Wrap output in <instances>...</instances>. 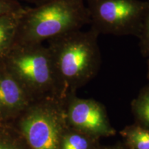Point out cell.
Instances as JSON below:
<instances>
[{
	"mask_svg": "<svg viewBox=\"0 0 149 149\" xmlns=\"http://www.w3.org/2000/svg\"><path fill=\"white\" fill-rule=\"evenodd\" d=\"M131 110L139 124L149 130V86L143 88L131 102Z\"/></svg>",
	"mask_w": 149,
	"mask_h": 149,
	"instance_id": "11",
	"label": "cell"
},
{
	"mask_svg": "<svg viewBox=\"0 0 149 149\" xmlns=\"http://www.w3.org/2000/svg\"><path fill=\"white\" fill-rule=\"evenodd\" d=\"M89 24L84 0H49L24 8L13 44H43Z\"/></svg>",
	"mask_w": 149,
	"mask_h": 149,
	"instance_id": "2",
	"label": "cell"
},
{
	"mask_svg": "<svg viewBox=\"0 0 149 149\" xmlns=\"http://www.w3.org/2000/svg\"><path fill=\"white\" fill-rule=\"evenodd\" d=\"M123 143L128 149H149V130L137 124L129 125L120 132Z\"/></svg>",
	"mask_w": 149,
	"mask_h": 149,
	"instance_id": "10",
	"label": "cell"
},
{
	"mask_svg": "<svg viewBox=\"0 0 149 149\" xmlns=\"http://www.w3.org/2000/svg\"><path fill=\"white\" fill-rule=\"evenodd\" d=\"M98 149H128L123 142H117L116 144L110 146H102L101 145Z\"/></svg>",
	"mask_w": 149,
	"mask_h": 149,
	"instance_id": "14",
	"label": "cell"
},
{
	"mask_svg": "<svg viewBox=\"0 0 149 149\" xmlns=\"http://www.w3.org/2000/svg\"><path fill=\"white\" fill-rule=\"evenodd\" d=\"M100 146V139L75 129L66 123L61 133L59 149H98Z\"/></svg>",
	"mask_w": 149,
	"mask_h": 149,
	"instance_id": "8",
	"label": "cell"
},
{
	"mask_svg": "<svg viewBox=\"0 0 149 149\" xmlns=\"http://www.w3.org/2000/svg\"><path fill=\"white\" fill-rule=\"evenodd\" d=\"M99 35L95 30L72 31L48 41V48L61 97L88 84L101 66Z\"/></svg>",
	"mask_w": 149,
	"mask_h": 149,
	"instance_id": "1",
	"label": "cell"
},
{
	"mask_svg": "<svg viewBox=\"0 0 149 149\" xmlns=\"http://www.w3.org/2000/svg\"><path fill=\"white\" fill-rule=\"evenodd\" d=\"M0 58L7 63L9 72L27 94L50 91L63 99L47 46L13 44Z\"/></svg>",
	"mask_w": 149,
	"mask_h": 149,
	"instance_id": "3",
	"label": "cell"
},
{
	"mask_svg": "<svg viewBox=\"0 0 149 149\" xmlns=\"http://www.w3.org/2000/svg\"><path fill=\"white\" fill-rule=\"evenodd\" d=\"M0 149H12V148H10V147L8 146H6V145L1 144V143H0Z\"/></svg>",
	"mask_w": 149,
	"mask_h": 149,
	"instance_id": "16",
	"label": "cell"
},
{
	"mask_svg": "<svg viewBox=\"0 0 149 149\" xmlns=\"http://www.w3.org/2000/svg\"><path fill=\"white\" fill-rule=\"evenodd\" d=\"M137 37L139 40L141 54L149 59V0L146 1L140 29Z\"/></svg>",
	"mask_w": 149,
	"mask_h": 149,
	"instance_id": "12",
	"label": "cell"
},
{
	"mask_svg": "<svg viewBox=\"0 0 149 149\" xmlns=\"http://www.w3.org/2000/svg\"><path fill=\"white\" fill-rule=\"evenodd\" d=\"M24 8L16 0H0V16Z\"/></svg>",
	"mask_w": 149,
	"mask_h": 149,
	"instance_id": "13",
	"label": "cell"
},
{
	"mask_svg": "<svg viewBox=\"0 0 149 149\" xmlns=\"http://www.w3.org/2000/svg\"><path fill=\"white\" fill-rule=\"evenodd\" d=\"M24 8V7L0 16V57L13 44L19 22Z\"/></svg>",
	"mask_w": 149,
	"mask_h": 149,
	"instance_id": "9",
	"label": "cell"
},
{
	"mask_svg": "<svg viewBox=\"0 0 149 149\" xmlns=\"http://www.w3.org/2000/svg\"><path fill=\"white\" fill-rule=\"evenodd\" d=\"M66 123L64 107H35L24 118L22 130L31 149H59Z\"/></svg>",
	"mask_w": 149,
	"mask_h": 149,
	"instance_id": "5",
	"label": "cell"
},
{
	"mask_svg": "<svg viewBox=\"0 0 149 149\" xmlns=\"http://www.w3.org/2000/svg\"><path fill=\"white\" fill-rule=\"evenodd\" d=\"M27 95L10 72H0V104L17 107L25 103Z\"/></svg>",
	"mask_w": 149,
	"mask_h": 149,
	"instance_id": "7",
	"label": "cell"
},
{
	"mask_svg": "<svg viewBox=\"0 0 149 149\" xmlns=\"http://www.w3.org/2000/svg\"><path fill=\"white\" fill-rule=\"evenodd\" d=\"M91 28L99 35L137 37L146 1L86 0Z\"/></svg>",
	"mask_w": 149,
	"mask_h": 149,
	"instance_id": "4",
	"label": "cell"
},
{
	"mask_svg": "<svg viewBox=\"0 0 149 149\" xmlns=\"http://www.w3.org/2000/svg\"><path fill=\"white\" fill-rule=\"evenodd\" d=\"M148 77L149 78V59L148 61Z\"/></svg>",
	"mask_w": 149,
	"mask_h": 149,
	"instance_id": "17",
	"label": "cell"
},
{
	"mask_svg": "<svg viewBox=\"0 0 149 149\" xmlns=\"http://www.w3.org/2000/svg\"><path fill=\"white\" fill-rule=\"evenodd\" d=\"M16 1H25V2L32 3V4L35 6H39V5L42 4V3L47 2V1H49V0H16Z\"/></svg>",
	"mask_w": 149,
	"mask_h": 149,
	"instance_id": "15",
	"label": "cell"
},
{
	"mask_svg": "<svg viewBox=\"0 0 149 149\" xmlns=\"http://www.w3.org/2000/svg\"><path fill=\"white\" fill-rule=\"evenodd\" d=\"M64 104L67 124L71 127L98 139L116 135L106 109L100 102L78 97L73 93L66 97Z\"/></svg>",
	"mask_w": 149,
	"mask_h": 149,
	"instance_id": "6",
	"label": "cell"
}]
</instances>
